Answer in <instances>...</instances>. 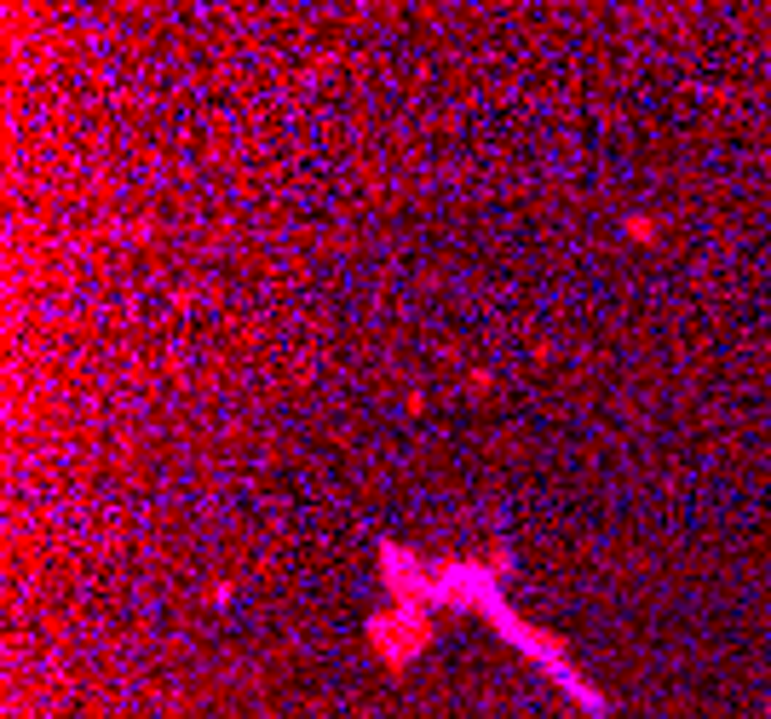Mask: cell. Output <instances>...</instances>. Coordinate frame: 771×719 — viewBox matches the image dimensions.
<instances>
[{
  "mask_svg": "<svg viewBox=\"0 0 771 719\" xmlns=\"http://www.w3.org/2000/svg\"><path fill=\"white\" fill-rule=\"evenodd\" d=\"M628 236H633V242H651V236H656V219H628Z\"/></svg>",
  "mask_w": 771,
  "mask_h": 719,
  "instance_id": "cell-1",
  "label": "cell"
}]
</instances>
